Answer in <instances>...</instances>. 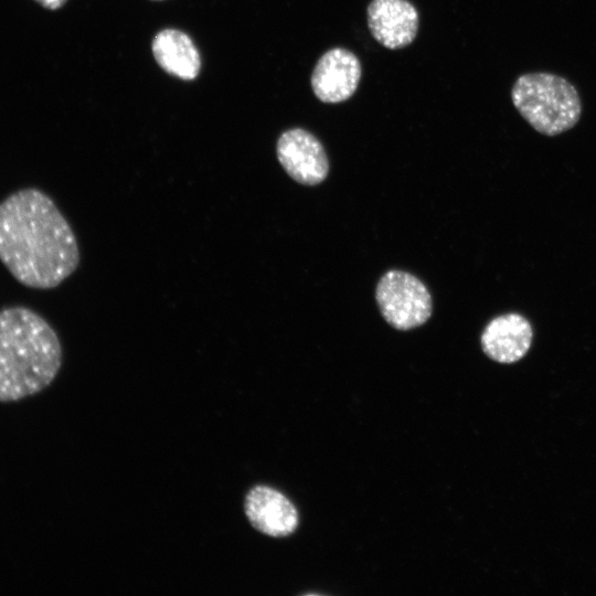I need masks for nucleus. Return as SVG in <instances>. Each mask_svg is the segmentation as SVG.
<instances>
[{"instance_id": "obj_1", "label": "nucleus", "mask_w": 596, "mask_h": 596, "mask_svg": "<svg viewBox=\"0 0 596 596\" xmlns=\"http://www.w3.org/2000/svg\"><path fill=\"white\" fill-rule=\"evenodd\" d=\"M0 260L22 285L57 287L79 264L75 234L43 191L18 190L0 202Z\"/></svg>"}, {"instance_id": "obj_2", "label": "nucleus", "mask_w": 596, "mask_h": 596, "mask_svg": "<svg viewBox=\"0 0 596 596\" xmlns=\"http://www.w3.org/2000/svg\"><path fill=\"white\" fill-rule=\"evenodd\" d=\"M62 359L60 339L40 313L23 306L0 310V402L19 401L47 387Z\"/></svg>"}, {"instance_id": "obj_3", "label": "nucleus", "mask_w": 596, "mask_h": 596, "mask_svg": "<svg viewBox=\"0 0 596 596\" xmlns=\"http://www.w3.org/2000/svg\"><path fill=\"white\" fill-rule=\"evenodd\" d=\"M511 99L520 115L538 132L556 136L579 120L582 105L576 88L551 73H528L517 78Z\"/></svg>"}, {"instance_id": "obj_10", "label": "nucleus", "mask_w": 596, "mask_h": 596, "mask_svg": "<svg viewBox=\"0 0 596 596\" xmlns=\"http://www.w3.org/2000/svg\"><path fill=\"white\" fill-rule=\"evenodd\" d=\"M152 53L159 66L170 75L184 81L194 79L200 72V53L191 38L175 29L157 33Z\"/></svg>"}, {"instance_id": "obj_5", "label": "nucleus", "mask_w": 596, "mask_h": 596, "mask_svg": "<svg viewBox=\"0 0 596 596\" xmlns=\"http://www.w3.org/2000/svg\"><path fill=\"white\" fill-rule=\"evenodd\" d=\"M276 151L281 167L298 183L316 185L328 175L329 161L322 143L302 128L284 131Z\"/></svg>"}, {"instance_id": "obj_11", "label": "nucleus", "mask_w": 596, "mask_h": 596, "mask_svg": "<svg viewBox=\"0 0 596 596\" xmlns=\"http://www.w3.org/2000/svg\"><path fill=\"white\" fill-rule=\"evenodd\" d=\"M36 1L47 9L55 10L62 7L66 0H36Z\"/></svg>"}, {"instance_id": "obj_8", "label": "nucleus", "mask_w": 596, "mask_h": 596, "mask_svg": "<svg viewBox=\"0 0 596 596\" xmlns=\"http://www.w3.org/2000/svg\"><path fill=\"white\" fill-rule=\"evenodd\" d=\"M418 22V12L407 0H372L368 7L372 36L390 50L409 45L417 34Z\"/></svg>"}, {"instance_id": "obj_6", "label": "nucleus", "mask_w": 596, "mask_h": 596, "mask_svg": "<svg viewBox=\"0 0 596 596\" xmlns=\"http://www.w3.org/2000/svg\"><path fill=\"white\" fill-rule=\"evenodd\" d=\"M361 64L355 54L343 47L327 51L317 62L311 87L316 97L329 104L349 99L358 88Z\"/></svg>"}, {"instance_id": "obj_4", "label": "nucleus", "mask_w": 596, "mask_h": 596, "mask_svg": "<svg viewBox=\"0 0 596 596\" xmlns=\"http://www.w3.org/2000/svg\"><path fill=\"white\" fill-rule=\"evenodd\" d=\"M376 302L386 322L397 330L424 324L432 315V297L414 275L389 270L376 286Z\"/></svg>"}, {"instance_id": "obj_7", "label": "nucleus", "mask_w": 596, "mask_h": 596, "mask_svg": "<svg viewBox=\"0 0 596 596\" xmlns=\"http://www.w3.org/2000/svg\"><path fill=\"white\" fill-rule=\"evenodd\" d=\"M244 511L254 529L273 538L290 535L298 526V511L280 491L264 485L249 489Z\"/></svg>"}, {"instance_id": "obj_9", "label": "nucleus", "mask_w": 596, "mask_h": 596, "mask_svg": "<svg viewBox=\"0 0 596 596\" xmlns=\"http://www.w3.org/2000/svg\"><path fill=\"white\" fill-rule=\"evenodd\" d=\"M533 340L530 321L517 312L503 313L491 319L485 327L480 343L491 360L511 364L529 352Z\"/></svg>"}]
</instances>
